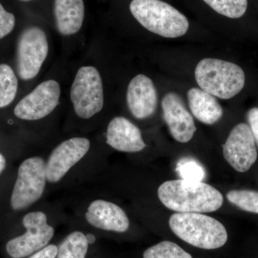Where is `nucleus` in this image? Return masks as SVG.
<instances>
[{
	"instance_id": "nucleus-1",
	"label": "nucleus",
	"mask_w": 258,
	"mask_h": 258,
	"mask_svg": "<svg viewBox=\"0 0 258 258\" xmlns=\"http://www.w3.org/2000/svg\"><path fill=\"white\" fill-rule=\"evenodd\" d=\"M157 194L166 208L177 212H215L221 208L224 202L218 189L203 181L170 180L160 185Z\"/></svg>"
},
{
	"instance_id": "nucleus-2",
	"label": "nucleus",
	"mask_w": 258,
	"mask_h": 258,
	"mask_svg": "<svg viewBox=\"0 0 258 258\" xmlns=\"http://www.w3.org/2000/svg\"><path fill=\"white\" fill-rule=\"evenodd\" d=\"M169 223L178 237L198 248H220L228 238L221 222L202 213L177 212L171 215Z\"/></svg>"
},
{
	"instance_id": "nucleus-3",
	"label": "nucleus",
	"mask_w": 258,
	"mask_h": 258,
	"mask_svg": "<svg viewBox=\"0 0 258 258\" xmlns=\"http://www.w3.org/2000/svg\"><path fill=\"white\" fill-rule=\"evenodd\" d=\"M130 11L144 28L166 38L183 36L189 30L187 18L161 0H133Z\"/></svg>"
},
{
	"instance_id": "nucleus-4",
	"label": "nucleus",
	"mask_w": 258,
	"mask_h": 258,
	"mask_svg": "<svg viewBox=\"0 0 258 258\" xmlns=\"http://www.w3.org/2000/svg\"><path fill=\"white\" fill-rule=\"evenodd\" d=\"M195 79L200 88L221 99H230L243 89L245 75L233 62L205 58L197 66Z\"/></svg>"
},
{
	"instance_id": "nucleus-5",
	"label": "nucleus",
	"mask_w": 258,
	"mask_h": 258,
	"mask_svg": "<svg viewBox=\"0 0 258 258\" xmlns=\"http://www.w3.org/2000/svg\"><path fill=\"white\" fill-rule=\"evenodd\" d=\"M46 162L40 157L25 159L19 166L10 205L15 211L28 208L41 199L46 189Z\"/></svg>"
},
{
	"instance_id": "nucleus-6",
	"label": "nucleus",
	"mask_w": 258,
	"mask_h": 258,
	"mask_svg": "<svg viewBox=\"0 0 258 258\" xmlns=\"http://www.w3.org/2000/svg\"><path fill=\"white\" fill-rule=\"evenodd\" d=\"M71 99L75 112L83 119H89L103 109V83L96 68L83 66L78 71L71 89Z\"/></svg>"
},
{
	"instance_id": "nucleus-7",
	"label": "nucleus",
	"mask_w": 258,
	"mask_h": 258,
	"mask_svg": "<svg viewBox=\"0 0 258 258\" xmlns=\"http://www.w3.org/2000/svg\"><path fill=\"white\" fill-rule=\"evenodd\" d=\"M25 231L23 235L8 241L6 250L10 257L25 258L48 245L55 234V229L47 222L45 212H29L23 217Z\"/></svg>"
},
{
	"instance_id": "nucleus-8",
	"label": "nucleus",
	"mask_w": 258,
	"mask_h": 258,
	"mask_svg": "<svg viewBox=\"0 0 258 258\" xmlns=\"http://www.w3.org/2000/svg\"><path fill=\"white\" fill-rule=\"evenodd\" d=\"M46 34L38 27L25 29L19 37L17 52L18 76L24 81L36 77L48 54Z\"/></svg>"
},
{
	"instance_id": "nucleus-9",
	"label": "nucleus",
	"mask_w": 258,
	"mask_h": 258,
	"mask_svg": "<svg viewBox=\"0 0 258 258\" xmlns=\"http://www.w3.org/2000/svg\"><path fill=\"white\" fill-rule=\"evenodd\" d=\"M90 148L91 142L84 137H74L57 145L45 161L47 183L60 182L86 157Z\"/></svg>"
},
{
	"instance_id": "nucleus-10",
	"label": "nucleus",
	"mask_w": 258,
	"mask_h": 258,
	"mask_svg": "<svg viewBox=\"0 0 258 258\" xmlns=\"http://www.w3.org/2000/svg\"><path fill=\"white\" fill-rule=\"evenodd\" d=\"M60 92V84L57 81H44L19 102L15 108V115L22 120L42 119L55 109Z\"/></svg>"
},
{
	"instance_id": "nucleus-11",
	"label": "nucleus",
	"mask_w": 258,
	"mask_h": 258,
	"mask_svg": "<svg viewBox=\"0 0 258 258\" xmlns=\"http://www.w3.org/2000/svg\"><path fill=\"white\" fill-rule=\"evenodd\" d=\"M223 155L227 163L238 172H246L253 165L257 159V152L249 125L241 123L232 128L223 145Z\"/></svg>"
},
{
	"instance_id": "nucleus-12",
	"label": "nucleus",
	"mask_w": 258,
	"mask_h": 258,
	"mask_svg": "<svg viewBox=\"0 0 258 258\" xmlns=\"http://www.w3.org/2000/svg\"><path fill=\"white\" fill-rule=\"evenodd\" d=\"M163 116L171 136L180 143H187L196 132L192 115L177 93H166L161 101Z\"/></svg>"
},
{
	"instance_id": "nucleus-13",
	"label": "nucleus",
	"mask_w": 258,
	"mask_h": 258,
	"mask_svg": "<svg viewBox=\"0 0 258 258\" xmlns=\"http://www.w3.org/2000/svg\"><path fill=\"white\" fill-rule=\"evenodd\" d=\"M85 217L90 225L102 230L123 233L130 226L124 210L115 203L104 200H96L90 203Z\"/></svg>"
},
{
	"instance_id": "nucleus-14",
	"label": "nucleus",
	"mask_w": 258,
	"mask_h": 258,
	"mask_svg": "<svg viewBox=\"0 0 258 258\" xmlns=\"http://www.w3.org/2000/svg\"><path fill=\"white\" fill-rule=\"evenodd\" d=\"M126 101L129 111L136 118L145 119L154 114L158 96L152 80L143 74L134 77L128 84Z\"/></svg>"
},
{
	"instance_id": "nucleus-15",
	"label": "nucleus",
	"mask_w": 258,
	"mask_h": 258,
	"mask_svg": "<svg viewBox=\"0 0 258 258\" xmlns=\"http://www.w3.org/2000/svg\"><path fill=\"white\" fill-rule=\"evenodd\" d=\"M106 143L120 152L137 153L147 147L140 129L122 116L113 118L108 125Z\"/></svg>"
},
{
	"instance_id": "nucleus-16",
	"label": "nucleus",
	"mask_w": 258,
	"mask_h": 258,
	"mask_svg": "<svg viewBox=\"0 0 258 258\" xmlns=\"http://www.w3.org/2000/svg\"><path fill=\"white\" fill-rule=\"evenodd\" d=\"M56 26L62 35L77 33L82 27L85 17L83 0H55Z\"/></svg>"
},
{
	"instance_id": "nucleus-17",
	"label": "nucleus",
	"mask_w": 258,
	"mask_h": 258,
	"mask_svg": "<svg viewBox=\"0 0 258 258\" xmlns=\"http://www.w3.org/2000/svg\"><path fill=\"white\" fill-rule=\"evenodd\" d=\"M187 100L194 116L205 124H214L223 115V109L217 98L201 88L189 90Z\"/></svg>"
},
{
	"instance_id": "nucleus-18",
	"label": "nucleus",
	"mask_w": 258,
	"mask_h": 258,
	"mask_svg": "<svg viewBox=\"0 0 258 258\" xmlns=\"http://www.w3.org/2000/svg\"><path fill=\"white\" fill-rule=\"evenodd\" d=\"M88 245L87 235L81 231H74L58 246L56 258H86Z\"/></svg>"
},
{
	"instance_id": "nucleus-19",
	"label": "nucleus",
	"mask_w": 258,
	"mask_h": 258,
	"mask_svg": "<svg viewBox=\"0 0 258 258\" xmlns=\"http://www.w3.org/2000/svg\"><path fill=\"white\" fill-rule=\"evenodd\" d=\"M18 81L14 71L7 64H0V108L9 106L18 92Z\"/></svg>"
},
{
	"instance_id": "nucleus-20",
	"label": "nucleus",
	"mask_w": 258,
	"mask_h": 258,
	"mask_svg": "<svg viewBox=\"0 0 258 258\" xmlns=\"http://www.w3.org/2000/svg\"><path fill=\"white\" fill-rule=\"evenodd\" d=\"M219 14L227 18L237 19L247 11V0H203Z\"/></svg>"
},
{
	"instance_id": "nucleus-21",
	"label": "nucleus",
	"mask_w": 258,
	"mask_h": 258,
	"mask_svg": "<svg viewBox=\"0 0 258 258\" xmlns=\"http://www.w3.org/2000/svg\"><path fill=\"white\" fill-rule=\"evenodd\" d=\"M144 258H192L174 242L163 241L144 251Z\"/></svg>"
},
{
	"instance_id": "nucleus-22",
	"label": "nucleus",
	"mask_w": 258,
	"mask_h": 258,
	"mask_svg": "<svg viewBox=\"0 0 258 258\" xmlns=\"http://www.w3.org/2000/svg\"><path fill=\"white\" fill-rule=\"evenodd\" d=\"M230 203L244 211L258 214V191L252 190H232L227 194Z\"/></svg>"
},
{
	"instance_id": "nucleus-23",
	"label": "nucleus",
	"mask_w": 258,
	"mask_h": 258,
	"mask_svg": "<svg viewBox=\"0 0 258 258\" xmlns=\"http://www.w3.org/2000/svg\"><path fill=\"white\" fill-rule=\"evenodd\" d=\"M176 171L181 179L190 181H203L206 172L203 165L192 158L180 159L176 165Z\"/></svg>"
},
{
	"instance_id": "nucleus-24",
	"label": "nucleus",
	"mask_w": 258,
	"mask_h": 258,
	"mask_svg": "<svg viewBox=\"0 0 258 258\" xmlns=\"http://www.w3.org/2000/svg\"><path fill=\"white\" fill-rule=\"evenodd\" d=\"M15 26V15L6 11L0 3V40L9 35Z\"/></svg>"
},
{
	"instance_id": "nucleus-25",
	"label": "nucleus",
	"mask_w": 258,
	"mask_h": 258,
	"mask_svg": "<svg viewBox=\"0 0 258 258\" xmlns=\"http://www.w3.org/2000/svg\"><path fill=\"white\" fill-rule=\"evenodd\" d=\"M247 121L251 129L255 143L258 146V108L249 109L247 114Z\"/></svg>"
},
{
	"instance_id": "nucleus-26",
	"label": "nucleus",
	"mask_w": 258,
	"mask_h": 258,
	"mask_svg": "<svg viewBox=\"0 0 258 258\" xmlns=\"http://www.w3.org/2000/svg\"><path fill=\"white\" fill-rule=\"evenodd\" d=\"M57 251H58V247H57L55 244H48L46 247L28 256V258H56Z\"/></svg>"
},
{
	"instance_id": "nucleus-27",
	"label": "nucleus",
	"mask_w": 258,
	"mask_h": 258,
	"mask_svg": "<svg viewBox=\"0 0 258 258\" xmlns=\"http://www.w3.org/2000/svg\"><path fill=\"white\" fill-rule=\"evenodd\" d=\"M5 166H6V159L4 156L0 153V174L4 171Z\"/></svg>"
},
{
	"instance_id": "nucleus-28",
	"label": "nucleus",
	"mask_w": 258,
	"mask_h": 258,
	"mask_svg": "<svg viewBox=\"0 0 258 258\" xmlns=\"http://www.w3.org/2000/svg\"><path fill=\"white\" fill-rule=\"evenodd\" d=\"M22 1H30V0H22Z\"/></svg>"
}]
</instances>
